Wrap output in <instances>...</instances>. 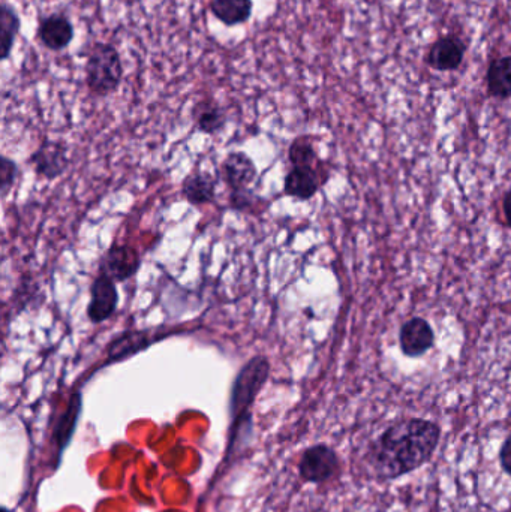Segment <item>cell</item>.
<instances>
[{
  "label": "cell",
  "instance_id": "9a60e30c",
  "mask_svg": "<svg viewBox=\"0 0 511 512\" xmlns=\"http://www.w3.org/2000/svg\"><path fill=\"white\" fill-rule=\"evenodd\" d=\"M486 83L492 98L501 99V101L511 98V56L495 59L489 65Z\"/></svg>",
  "mask_w": 511,
  "mask_h": 512
},
{
  "label": "cell",
  "instance_id": "7402d4cb",
  "mask_svg": "<svg viewBox=\"0 0 511 512\" xmlns=\"http://www.w3.org/2000/svg\"><path fill=\"white\" fill-rule=\"evenodd\" d=\"M254 195L251 189L248 191H236L230 194V207L234 210H246L254 203Z\"/></svg>",
  "mask_w": 511,
  "mask_h": 512
},
{
  "label": "cell",
  "instance_id": "603a6c76",
  "mask_svg": "<svg viewBox=\"0 0 511 512\" xmlns=\"http://www.w3.org/2000/svg\"><path fill=\"white\" fill-rule=\"evenodd\" d=\"M500 463L504 472L511 477V436L504 441L500 450Z\"/></svg>",
  "mask_w": 511,
  "mask_h": 512
},
{
  "label": "cell",
  "instance_id": "44dd1931",
  "mask_svg": "<svg viewBox=\"0 0 511 512\" xmlns=\"http://www.w3.org/2000/svg\"><path fill=\"white\" fill-rule=\"evenodd\" d=\"M18 176H20V170H18V165L15 164L14 159L2 156L0 158V192H2V198L8 197L9 192L12 191L15 182H17Z\"/></svg>",
  "mask_w": 511,
  "mask_h": 512
},
{
  "label": "cell",
  "instance_id": "ffe728a7",
  "mask_svg": "<svg viewBox=\"0 0 511 512\" xmlns=\"http://www.w3.org/2000/svg\"><path fill=\"white\" fill-rule=\"evenodd\" d=\"M288 161L291 165H321L320 156L308 135L297 137L288 149Z\"/></svg>",
  "mask_w": 511,
  "mask_h": 512
},
{
  "label": "cell",
  "instance_id": "8992f818",
  "mask_svg": "<svg viewBox=\"0 0 511 512\" xmlns=\"http://www.w3.org/2000/svg\"><path fill=\"white\" fill-rule=\"evenodd\" d=\"M116 280L99 270L98 276L90 286V300L87 304L86 315L92 324H102L108 321L119 307V291Z\"/></svg>",
  "mask_w": 511,
  "mask_h": 512
},
{
  "label": "cell",
  "instance_id": "8fae6325",
  "mask_svg": "<svg viewBox=\"0 0 511 512\" xmlns=\"http://www.w3.org/2000/svg\"><path fill=\"white\" fill-rule=\"evenodd\" d=\"M221 174L231 192L248 191L257 180L258 170L251 156L245 152H231L222 162Z\"/></svg>",
  "mask_w": 511,
  "mask_h": 512
},
{
  "label": "cell",
  "instance_id": "4fadbf2b",
  "mask_svg": "<svg viewBox=\"0 0 511 512\" xmlns=\"http://www.w3.org/2000/svg\"><path fill=\"white\" fill-rule=\"evenodd\" d=\"M218 180L207 171H194L182 182V197L192 206L212 204L216 197Z\"/></svg>",
  "mask_w": 511,
  "mask_h": 512
},
{
  "label": "cell",
  "instance_id": "5bb4252c",
  "mask_svg": "<svg viewBox=\"0 0 511 512\" xmlns=\"http://www.w3.org/2000/svg\"><path fill=\"white\" fill-rule=\"evenodd\" d=\"M38 36L50 50H63L74 38V27L65 15H48L39 24Z\"/></svg>",
  "mask_w": 511,
  "mask_h": 512
},
{
  "label": "cell",
  "instance_id": "277c9868",
  "mask_svg": "<svg viewBox=\"0 0 511 512\" xmlns=\"http://www.w3.org/2000/svg\"><path fill=\"white\" fill-rule=\"evenodd\" d=\"M170 334V331L164 333L161 328H156V330L155 328H147V330L129 328V330L122 331L108 343L107 352H105L107 363L105 364L119 363V361L135 357Z\"/></svg>",
  "mask_w": 511,
  "mask_h": 512
},
{
  "label": "cell",
  "instance_id": "7a4b0ae2",
  "mask_svg": "<svg viewBox=\"0 0 511 512\" xmlns=\"http://www.w3.org/2000/svg\"><path fill=\"white\" fill-rule=\"evenodd\" d=\"M270 370L272 366L269 358L258 354L249 358L237 372L230 397L231 439L239 432L243 423L251 420V406L269 381Z\"/></svg>",
  "mask_w": 511,
  "mask_h": 512
},
{
  "label": "cell",
  "instance_id": "30bf717a",
  "mask_svg": "<svg viewBox=\"0 0 511 512\" xmlns=\"http://www.w3.org/2000/svg\"><path fill=\"white\" fill-rule=\"evenodd\" d=\"M143 259L131 245H111L102 259L101 270L116 282H126L138 273Z\"/></svg>",
  "mask_w": 511,
  "mask_h": 512
},
{
  "label": "cell",
  "instance_id": "7c38bea8",
  "mask_svg": "<svg viewBox=\"0 0 511 512\" xmlns=\"http://www.w3.org/2000/svg\"><path fill=\"white\" fill-rule=\"evenodd\" d=\"M465 53H467V47L462 39L452 35L443 36L431 45L425 60L432 69L437 71H455L464 62Z\"/></svg>",
  "mask_w": 511,
  "mask_h": 512
},
{
  "label": "cell",
  "instance_id": "ba28073f",
  "mask_svg": "<svg viewBox=\"0 0 511 512\" xmlns=\"http://www.w3.org/2000/svg\"><path fill=\"white\" fill-rule=\"evenodd\" d=\"M29 164L32 165L36 176L41 177V179H57L68 170V147L62 141L45 140L30 155Z\"/></svg>",
  "mask_w": 511,
  "mask_h": 512
},
{
  "label": "cell",
  "instance_id": "9c48e42d",
  "mask_svg": "<svg viewBox=\"0 0 511 512\" xmlns=\"http://www.w3.org/2000/svg\"><path fill=\"white\" fill-rule=\"evenodd\" d=\"M399 345L402 354L407 357H422L435 345V333L431 324L419 316L411 318L399 331Z\"/></svg>",
  "mask_w": 511,
  "mask_h": 512
},
{
  "label": "cell",
  "instance_id": "2e32d148",
  "mask_svg": "<svg viewBox=\"0 0 511 512\" xmlns=\"http://www.w3.org/2000/svg\"><path fill=\"white\" fill-rule=\"evenodd\" d=\"M195 123L198 131L207 135H216L227 125V114L216 102L203 101L195 107Z\"/></svg>",
  "mask_w": 511,
  "mask_h": 512
},
{
  "label": "cell",
  "instance_id": "ac0fdd59",
  "mask_svg": "<svg viewBox=\"0 0 511 512\" xmlns=\"http://www.w3.org/2000/svg\"><path fill=\"white\" fill-rule=\"evenodd\" d=\"M81 405H83L81 393L80 391H75L71 399H69L65 412H63L62 417H60L59 423H57L56 438L57 441H59L57 444H59L60 447L68 444L69 438H71L72 432H74L75 424H77L78 418H80Z\"/></svg>",
  "mask_w": 511,
  "mask_h": 512
},
{
  "label": "cell",
  "instance_id": "3957f363",
  "mask_svg": "<svg viewBox=\"0 0 511 512\" xmlns=\"http://www.w3.org/2000/svg\"><path fill=\"white\" fill-rule=\"evenodd\" d=\"M123 77L119 53L110 44H96L86 63V83L90 93L107 96L116 92Z\"/></svg>",
  "mask_w": 511,
  "mask_h": 512
},
{
  "label": "cell",
  "instance_id": "d6986e66",
  "mask_svg": "<svg viewBox=\"0 0 511 512\" xmlns=\"http://www.w3.org/2000/svg\"><path fill=\"white\" fill-rule=\"evenodd\" d=\"M18 30H20V18L17 12L11 6L3 5L0 11V47H2L3 60L8 59Z\"/></svg>",
  "mask_w": 511,
  "mask_h": 512
},
{
  "label": "cell",
  "instance_id": "52a82bcc",
  "mask_svg": "<svg viewBox=\"0 0 511 512\" xmlns=\"http://www.w3.org/2000/svg\"><path fill=\"white\" fill-rule=\"evenodd\" d=\"M327 177L323 165H291L284 179L285 195L300 201L311 200L327 182Z\"/></svg>",
  "mask_w": 511,
  "mask_h": 512
},
{
  "label": "cell",
  "instance_id": "d4e9b609",
  "mask_svg": "<svg viewBox=\"0 0 511 512\" xmlns=\"http://www.w3.org/2000/svg\"><path fill=\"white\" fill-rule=\"evenodd\" d=\"M123 2L129 3V5H131V3L138 2V0H123Z\"/></svg>",
  "mask_w": 511,
  "mask_h": 512
},
{
  "label": "cell",
  "instance_id": "6da1fadb",
  "mask_svg": "<svg viewBox=\"0 0 511 512\" xmlns=\"http://www.w3.org/2000/svg\"><path fill=\"white\" fill-rule=\"evenodd\" d=\"M440 439L441 427L434 421L405 418L372 442L366 462L377 480H398L428 463Z\"/></svg>",
  "mask_w": 511,
  "mask_h": 512
},
{
  "label": "cell",
  "instance_id": "cb8c5ba5",
  "mask_svg": "<svg viewBox=\"0 0 511 512\" xmlns=\"http://www.w3.org/2000/svg\"><path fill=\"white\" fill-rule=\"evenodd\" d=\"M503 212L507 227L511 228V191L507 192L506 197H504Z\"/></svg>",
  "mask_w": 511,
  "mask_h": 512
},
{
  "label": "cell",
  "instance_id": "5b68a950",
  "mask_svg": "<svg viewBox=\"0 0 511 512\" xmlns=\"http://www.w3.org/2000/svg\"><path fill=\"white\" fill-rule=\"evenodd\" d=\"M339 471V457L327 445H314L303 451L299 474L305 483L323 484L332 480Z\"/></svg>",
  "mask_w": 511,
  "mask_h": 512
},
{
  "label": "cell",
  "instance_id": "e0dca14e",
  "mask_svg": "<svg viewBox=\"0 0 511 512\" xmlns=\"http://www.w3.org/2000/svg\"><path fill=\"white\" fill-rule=\"evenodd\" d=\"M212 11L227 26L245 23L252 14L251 0H213Z\"/></svg>",
  "mask_w": 511,
  "mask_h": 512
}]
</instances>
